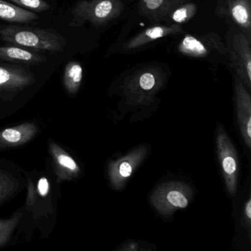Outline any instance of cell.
<instances>
[{
  "label": "cell",
  "mask_w": 251,
  "mask_h": 251,
  "mask_svg": "<svg viewBox=\"0 0 251 251\" xmlns=\"http://www.w3.org/2000/svg\"><path fill=\"white\" fill-rule=\"evenodd\" d=\"M0 38L4 42L37 51L62 52L67 45L62 36L54 30L23 26H0Z\"/></svg>",
  "instance_id": "cell-1"
},
{
  "label": "cell",
  "mask_w": 251,
  "mask_h": 251,
  "mask_svg": "<svg viewBox=\"0 0 251 251\" xmlns=\"http://www.w3.org/2000/svg\"><path fill=\"white\" fill-rule=\"evenodd\" d=\"M193 191L183 182H166L152 192L151 202L152 206L164 217H170L176 211L189 205Z\"/></svg>",
  "instance_id": "cell-2"
},
{
  "label": "cell",
  "mask_w": 251,
  "mask_h": 251,
  "mask_svg": "<svg viewBox=\"0 0 251 251\" xmlns=\"http://www.w3.org/2000/svg\"><path fill=\"white\" fill-rule=\"evenodd\" d=\"M216 144L226 189L231 196H235L239 174V158L236 149L223 126H220L217 129Z\"/></svg>",
  "instance_id": "cell-3"
},
{
  "label": "cell",
  "mask_w": 251,
  "mask_h": 251,
  "mask_svg": "<svg viewBox=\"0 0 251 251\" xmlns=\"http://www.w3.org/2000/svg\"><path fill=\"white\" fill-rule=\"evenodd\" d=\"M163 83L159 71L154 69L145 70L136 73L124 87L125 95L133 105H145L151 100Z\"/></svg>",
  "instance_id": "cell-4"
},
{
  "label": "cell",
  "mask_w": 251,
  "mask_h": 251,
  "mask_svg": "<svg viewBox=\"0 0 251 251\" xmlns=\"http://www.w3.org/2000/svg\"><path fill=\"white\" fill-rule=\"evenodd\" d=\"M123 5L120 0H90L77 4L73 11L76 19L102 25L117 17Z\"/></svg>",
  "instance_id": "cell-5"
},
{
  "label": "cell",
  "mask_w": 251,
  "mask_h": 251,
  "mask_svg": "<svg viewBox=\"0 0 251 251\" xmlns=\"http://www.w3.org/2000/svg\"><path fill=\"white\" fill-rule=\"evenodd\" d=\"M230 63L236 72V77L243 83L247 89H251V40L242 33L233 35L230 44Z\"/></svg>",
  "instance_id": "cell-6"
},
{
  "label": "cell",
  "mask_w": 251,
  "mask_h": 251,
  "mask_svg": "<svg viewBox=\"0 0 251 251\" xmlns=\"http://www.w3.org/2000/svg\"><path fill=\"white\" fill-rule=\"evenodd\" d=\"M147 153L148 148L143 145L110 163L108 175L114 189H120L125 186L133 172L144 161Z\"/></svg>",
  "instance_id": "cell-7"
},
{
  "label": "cell",
  "mask_w": 251,
  "mask_h": 251,
  "mask_svg": "<svg viewBox=\"0 0 251 251\" xmlns=\"http://www.w3.org/2000/svg\"><path fill=\"white\" fill-rule=\"evenodd\" d=\"M235 101L241 134L249 149L251 148V98L239 77L235 80Z\"/></svg>",
  "instance_id": "cell-8"
},
{
  "label": "cell",
  "mask_w": 251,
  "mask_h": 251,
  "mask_svg": "<svg viewBox=\"0 0 251 251\" xmlns=\"http://www.w3.org/2000/svg\"><path fill=\"white\" fill-rule=\"evenodd\" d=\"M181 32V27L177 25L156 26V27H151L127 42L125 45L124 48L127 50L136 49L139 47L154 42L160 38L177 34Z\"/></svg>",
  "instance_id": "cell-9"
},
{
  "label": "cell",
  "mask_w": 251,
  "mask_h": 251,
  "mask_svg": "<svg viewBox=\"0 0 251 251\" xmlns=\"http://www.w3.org/2000/svg\"><path fill=\"white\" fill-rule=\"evenodd\" d=\"M0 59L27 64H40L47 61L44 55L17 45L0 47Z\"/></svg>",
  "instance_id": "cell-10"
},
{
  "label": "cell",
  "mask_w": 251,
  "mask_h": 251,
  "mask_svg": "<svg viewBox=\"0 0 251 251\" xmlns=\"http://www.w3.org/2000/svg\"><path fill=\"white\" fill-rule=\"evenodd\" d=\"M229 14L236 25L248 35L251 33V9L250 0H227Z\"/></svg>",
  "instance_id": "cell-11"
},
{
  "label": "cell",
  "mask_w": 251,
  "mask_h": 251,
  "mask_svg": "<svg viewBox=\"0 0 251 251\" xmlns=\"http://www.w3.org/2000/svg\"><path fill=\"white\" fill-rule=\"evenodd\" d=\"M30 78L22 67L0 64V88L19 87L29 83Z\"/></svg>",
  "instance_id": "cell-12"
},
{
  "label": "cell",
  "mask_w": 251,
  "mask_h": 251,
  "mask_svg": "<svg viewBox=\"0 0 251 251\" xmlns=\"http://www.w3.org/2000/svg\"><path fill=\"white\" fill-rule=\"evenodd\" d=\"M39 16L18 5L0 0V20L15 23H27L35 21Z\"/></svg>",
  "instance_id": "cell-13"
},
{
  "label": "cell",
  "mask_w": 251,
  "mask_h": 251,
  "mask_svg": "<svg viewBox=\"0 0 251 251\" xmlns=\"http://www.w3.org/2000/svg\"><path fill=\"white\" fill-rule=\"evenodd\" d=\"M208 42L200 40L192 36H186L183 38L178 46L180 53L194 58H205L209 54Z\"/></svg>",
  "instance_id": "cell-14"
},
{
  "label": "cell",
  "mask_w": 251,
  "mask_h": 251,
  "mask_svg": "<svg viewBox=\"0 0 251 251\" xmlns=\"http://www.w3.org/2000/svg\"><path fill=\"white\" fill-rule=\"evenodd\" d=\"M83 80V67L75 61H70L66 65L64 73V83L70 92H75L80 87Z\"/></svg>",
  "instance_id": "cell-15"
},
{
  "label": "cell",
  "mask_w": 251,
  "mask_h": 251,
  "mask_svg": "<svg viewBox=\"0 0 251 251\" xmlns=\"http://www.w3.org/2000/svg\"><path fill=\"white\" fill-rule=\"evenodd\" d=\"M196 12V7L193 4H188L176 9L173 12L172 19L175 23L182 24L193 17Z\"/></svg>",
  "instance_id": "cell-16"
},
{
  "label": "cell",
  "mask_w": 251,
  "mask_h": 251,
  "mask_svg": "<svg viewBox=\"0 0 251 251\" xmlns=\"http://www.w3.org/2000/svg\"><path fill=\"white\" fill-rule=\"evenodd\" d=\"M10 1L25 9L28 8L36 12L48 11L50 8V5L45 2V0H10Z\"/></svg>",
  "instance_id": "cell-17"
},
{
  "label": "cell",
  "mask_w": 251,
  "mask_h": 251,
  "mask_svg": "<svg viewBox=\"0 0 251 251\" xmlns=\"http://www.w3.org/2000/svg\"><path fill=\"white\" fill-rule=\"evenodd\" d=\"M170 1V0H142L141 5L145 10V13L153 14L162 10Z\"/></svg>",
  "instance_id": "cell-18"
},
{
  "label": "cell",
  "mask_w": 251,
  "mask_h": 251,
  "mask_svg": "<svg viewBox=\"0 0 251 251\" xmlns=\"http://www.w3.org/2000/svg\"><path fill=\"white\" fill-rule=\"evenodd\" d=\"M251 198H248L244 206L243 211V223L245 227L248 230V235H251Z\"/></svg>",
  "instance_id": "cell-19"
},
{
  "label": "cell",
  "mask_w": 251,
  "mask_h": 251,
  "mask_svg": "<svg viewBox=\"0 0 251 251\" xmlns=\"http://www.w3.org/2000/svg\"><path fill=\"white\" fill-rule=\"evenodd\" d=\"M2 137L11 143H15L21 139V133L15 129L8 128L4 130L2 133Z\"/></svg>",
  "instance_id": "cell-20"
},
{
  "label": "cell",
  "mask_w": 251,
  "mask_h": 251,
  "mask_svg": "<svg viewBox=\"0 0 251 251\" xmlns=\"http://www.w3.org/2000/svg\"><path fill=\"white\" fill-rule=\"evenodd\" d=\"M58 161H59L61 165H62L63 167H67L69 170H76L77 169V166L76 164L75 161L73 158H70V156H67V155H60L58 157Z\"/></svg>",
  "instance_id": "cell-21"
},
{
  "label": "cell",
  "mask_w": 251,
  "mask_h": 251,
  "mask_svg": "<svg viewBox=\"0 0 251 251\" xmlns=\"http://www.w3.org/2000/svg\"><path fill=\"white\" fill-rule=\"evenodd\" d=\"M38 189H39V193L42 196H46L49 191V183L46 178H42L39 180L38 184Z\"/></svg>",
  "instance_id": "cell-22"
},
{
  "label": "cell",
  "mask_w": 251,
  "mask_h": 251,
  "mask_svg": "<svg viewBox=\"0 0 251 251\" xmlns=\"http://www.w3.org/2000/svg\"><path fill=\"white\" fill-rule=\"evenodd\" d=\"M120 250L127 251H138V250H139V247H138L137 244L134 243V242H131V243H128L127 245H124V247L122 248Z\"/></svg>",
  "instance_id": "cell-23"
}]
</instances>
